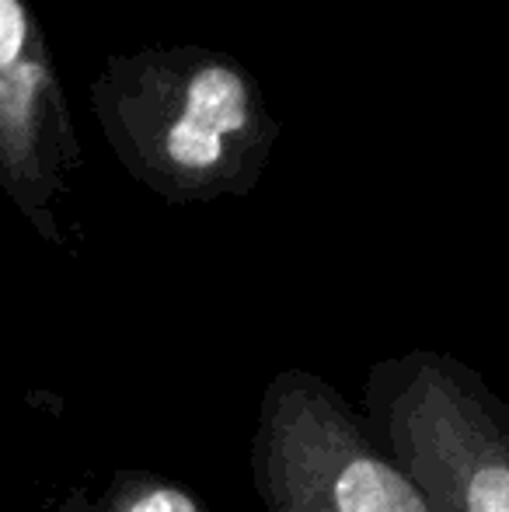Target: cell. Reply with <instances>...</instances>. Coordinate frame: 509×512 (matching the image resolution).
<instances>
[{
	"label": "cell",
	"mask_w": 509,
	"mask_h": 512,
	"mask_svg": "<svg viewBox=\"0 0 509 512\" xmlns=\"http://www.w3.org/2000/svg\"><path fill=\"white\" fill-rule=\"evenodd\" d=\"M81 136L46 28L28 0H0V192L49 244L67 248Z\"/></svg>",
	"instance_id": "cell-4"
},
{
	"label": "cell",
	"mask_w": 509,
	"mask_h": 512,
	"mask_svg": "<svg viewBox=\"0 0 509 512\" xmlns=\"http://www.w3.org/2000/svg\"><path fill=\"white\" fill-rule=\"evenodd\" d=\"M360 411L436 512H509V401L468 363L433 349L381 359Z\"/></svg>",
	"instance_id": "cell-2"
},
{
	"label": "cell",
	"mask_w": 509,
	"mask_h": 512,
	"mask_svg": "<svg viewBox=\"0 0 509 512\" xmlns=\"http://www.w3.org/2000/svg\"><path fill=\"white\" fill-rule=\"evenodd\" d=\"M42 512H210L196 492L164 474L123 467L102 481H84L46 502Z\"/></svg>",
	"instance_id": "cell-5"
},
{
	"label": "cell",
	"mask_w": 509,
	"mask_h": 512,
	"mask_svg": "<svg viewBox=\"0 0 509 512\" xmlns=\"http://www.w3.org/2000/svg\"><path fill=\"white\" fill-rule=\"evenodd\" d=\"M88 98L126 175L171 206L252 196L283 133L252 70L192 42L109 56Z\"/></svg>",
	"instance_id": "cell-1"
},
{
	"label": "cell",
	"mask_w": 509,
	"mask_h": 512,
	"mask_svg": "<svg viewBox=\"0 0 509 512\" xmlns=\"http://www.w3.org/2000/svg\"><path fill=\"white\" fill-rule=\"evenodd\" d=\"M248 467L265 512H436L367 415L297 366L265 384Z\"/></svg>",
	"instance_id": "cell-3"
}]
</instances>
